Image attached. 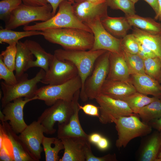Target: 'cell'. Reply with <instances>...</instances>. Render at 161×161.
<instances>
[{
    "label": "cell",
    "instance_id": "7a4b0ae2",
    "mask_svg": "<svg viewBox=\"0 0 161 161\" xmlns=\"http://www.w3.org/2000/svg\"><path fill=\"white\" fill-rule=\"evenodd\" d=\"M73 3L65 0L61 2L58 6L57 13L48 20L35 23L31 25L24 26V31L37 30L62 28H73L83 30L91 32L89 28L81 21L76 15Z\"/></svg>",
    "mask_w": 161,
    "mask_h": 161
},
{
    "label": "cell",
    "instance_id": "7402d4cb",
    "mask_svg": "<svg viewBox=\"0 0 161 161\" xmlns=\"http://www.w3.org/2000/svg\"><path fill=\"white\" fill-rule=\"evenodd\" d=\"M16 48L15 71L18 80L28 69L29 64L33 60V55L24 42L19 41L16 44Z\"/></svg>",
    "mask_w": 161,
    "mask_h": 161
},
{
    "label": "cell",
    "instance_id": "f907efd6",
    "mask_svg": "<svg viewBox=\"0 0 161 161\" xmlns=\"http://www.w3.org/2000/svg\"><path fill=\"white\" fill-rule=\"evenodd\" d=\"M93 3L101 4L106 2V0H84Z\"/></svg>",
    "mask_w": 161,
    "mask_h": 161
},
{
    "label": "cell",
    "instance_id": "8992f818",
    "mask_svg": "<svg viewBox=\"0 0 161 161\" xmlns=\"http://www.w3.org/2000/svg\"><path fill=\"white\" fill-rule=\"evenodd\" d=\"M49 4L42 6H32L22 3L12 12L5 22V28L13 30L35 21H46L53 16Z\"/></svg>",
    "mask_w": 161,
    "mask_h": 161
},
{
    "label": "cell",
    "instance_id": "11a10c76",
    "mask_svg": "<svg viewBox=\"0 0 161 161\" xmlns=\"http://www.w3.org/2000/svg\"><path fill=\"white\" fill-rule=\"evenodd\" d=\"M134 4L136 3L139 0H131Z\"/></svg>",
    "mask_w": 161,
    "mask_h": 161
},
{
    "label": "cell",
    "instance_id": "7c38bea8",
    "mask_svg": "<svg viewBox=\"0 0 161 161\" xmlns=\"http://www.w3.org/2000/svg\"><path fill=\"white\" fill-rule=\"evenodd\" d=\"M78 75L77 68L73 63L60 60L54 55L49 69L41 82L49 85H59L66 83Z\"/></svg>",
    "mask_w": 161,
    "mask_h": 161
},
{
    "label": "cell",
    "instance_id": "6da1fadb",
    "mask_svg": "<svg viewBox=\"0 0 161 161\" xmlns=\"http://www.w3.org/2000/svg\"><path fill=\"white\" fill-rule=\"evenodd\" d=\"M41 31V35L47 41L59 45L65 49L90 50L94 42L93 33L83 30L62 28L49 29Z\"/></svg>",
    "mask_w": 161,
    "mask_h": 161
},
{
    "label": "cell",
    "instance_id": "74e56055",
    "mask_svg": "<svg viewBox=\"0 0 161 161\" xmlns=\"http://www.w3.org/2000/svg\"><path fill=\"white\" fill-rule=\"evenodd\" d=\"M121 48L132 54H138L139 50L138 39L132 34L126 35L121 40Z\"/></svg>",
    "mask_w": 161,
    "mask_h": 161
},
{
    "label": "cell",
    "instance_id": "4dcf8cb0",
    "mask_svg": "<svg viewBox=\"0 0 161 161\" xmlns=\"http://www.w3.org/2000/svg\"><path fill=\"white\" fill-rule=\"evenodd\" d=\"M138 114L144 123L161 117V101L159 98L142 108Z\"/></svg>",
    "mask_w": 161,
    "mask_h": 161
},
{
    "label": "cell",
    "instance_id": "ee69618b",
    "mask_svg": "<svg viewBox=\"0 0 161 161\" xmlns=\"http://www.w3.org/2000/svg\"><path fill=\"white\" fill-rule=\"evenodd\" d=\"M65 0L71 2L73 4L75 3L73 0H46L48 3L52 7V14L53 16L55 14L57 9L60 4Z\"/></svg>",
    "mask_w": 161,
    "mask_h": 161
},
{
    "label": "cell",
    "instance_id": "681fc988",
    "mask_svg": "<svg viewBox=\"0 0 161 161\" xmlns=\"http://www.w3.org/2000/svg\"><path fill=\"white\" fill-rule=\"evenodd\" d=\"M159 134L160 141V149L156 161H161V131H160Z\"/></svg>",
    "mask_w": 161,
    "mask_h": 161
},
{
    "label": "cell",
    "instance_id": "f6af8a7d",
    "mask_svg": "<svg viewBox=\"0 0 161 161\" xmlns=\"http://www.w3.org/2000/svg\"><path fill=\"white\" fill-rule=\"evenodd\" d=\"M152 7L156 14V17L158 18L160 12V6L158 0H144Z\"/></svg>",
    "mask_w": 161,
    "mask_h": 161
},
{
    "label": "cell",
    "instance_id": "b9f144b4",
    "mask_svg": "<svg viewBox=\"0 0 161 161\" xmlns=\"http://www.w3.org/2000/svg\"><path fill=\"white\" fill-rule=\"evenodd\" d=\"M139 50L138 54L143 59L157 57L150 49L141 43L139 40Z\"/></svg>",
    "mask_w": 161,
    "mask_h": 161
},
{
    "label": "cell",
    "instance_id": "1f68e13d",
    "mask_svg": "<svg viewBox=\"0 0 161 161\" xmlns=\"http://www.w3.org/2000/svg\"><path fill=\"white\" fill-rule=\"evenodd\" d=\"M0 161H14L12 143L1 124H0Z\"/></svg>",
    "mask_w": 161,
    "mask_h": 161
},
{
    "label": "cell",
    "instance_id": "d590c367",
    "mask_svg": "<svg viewBox=\"0 0 161 161\" xmlns=\"http://www.w3.org/2000/svg\"><path fill=\"white\" fill-rule=\"evenodd\" d=\"M16 44L14 43L9 45L5 50L1 52L0 55L4 64L13 72L15 70Z\"/></svg>",
    "mask_w": 161,
    "mask_h": 161
},
{
    "label": "cell",
    "instance_id": "d4e9b609",
    "mask_svg": "<svg viewBox=\"0 0 161 161\" xmlns=\"http://www.w3.org/2000/svg\"><path fill=\"white\" fill-rule=\"evenodd\" d=\"M12 144L14 161H34L27 152L18 136L12 130L7 121L1 124Z\"/></svg>",
    "mask_w": 161,
    "mask_h": 161
},
{
    "label": "cell",
    "instance_id": "30bf717a",
    "mask_svg": "<svg viewBox=\"0 0 161 161\" xmlns=\"http://www.w3.org/2000/svg\"><path fill=\"white\" fill-rule=\"evenodd\" d=\"M99 105L100 122L103 124L114 123L119 118L134 114L124 101L100 94L95 99Z\"/></svg>",
    "mask_w": 161,
    "mask_h": 161
},
{
    "label": "cell",
    "instance_id": "83f0119b",
    "mask_svg": "<svg viewBox=\"0 0 161 161\" xmlns=\"http://www.w3.org/2000/svg\"><path fill=\"white\" fill-rule=\"evenodd\" d=\"M158 98L155 97H150L137 92L119 100L126 102L134 114H138L142 108Z\"/></svg>",
    "mask_w": 161,
    "mask_h": 161
},
{
    "label": "cell",
    "instance_id": "6f0895ef",
    "mask_svg": "<svg viewBox=\"0 0 161 161\" xmlns=\"http://www.w3.org/2000/svg\"><path fill=\"white\" fill-rule=\"evenodd\" d=\"M159 99H160V101H161V96H160L159 98Z\"/></svg>",
    "mask_w": 161,
    "mask_h": 161
},
{
    "label": "cell",
    "instance_id": "9f6ffc18",
    "mask_svg": "<svg viewBox=\"0 0 161 161\" xmlns=\"http://www.w3.org/2000/svg\"><path fill=\"white\" fill-rule=\"evenodd\" d=\"M159 17H160V18H161V11L160 12V15H159Z\"/></svg>",
    "mask_w": 161,
    "mask_h": 161
},
{
    "label": "cell",
    "instance_id": "ab89813d",
    "mask_svg": "<svg viewBox=\"0 0 161 161\" xmlns=\"http://www.w3.org/2000/svg\"><path fill=\"white\" fill-rule=\"evenodd\" d=\"M116 157L115 154H108L101 157L95 156L92 153L91 146L88 147L86 154V161H116Z\"/></svg>",
    "mask_w": 161,
    "mask_h": 161
},
{
    "label": "cell",
    "instance_id": "db71d44e",
    "mask_svg": "<svg viewBox=\"0 0 161 161\" xmlns=\"http://www.w3.org/2000/svg\"><path fill=\"white\" fill-rule=\"evenodd\" d=\"M75 3H79L83 1L84 0H73Z\"/></svg>",
    "mask_w": 161,
    "mask_h": 161
},
{
    "label": "cell",
    "instance_id": "ac0fdd59",
    "mask_svg": "<svg viewBox=\"0 0 161 161\" xmlns=\"http://www.w3.org/2000/svg\"><path fill=\"white\" fill-rule=\"evenodd\" d=\"M131 80L137 92L158 98L161 96V84L145 73L131 75Z\"/></svg>",
    "mask_w": 161,
    "mask_h": 161
},
{
    "label": "cell",
    "instance_id": "3957f363",
    "mask_svg": "<svg viewBox=\"0 0 161 161\" xmlns=\"http://www.w3.org/2000/svg\"><path fill=\"white\" fill-rule=\"evenodd\" d=\"M106 51L103 50L87 51L59 49L54 51V55L60 60L72 62L76 67L82 84L80 96L83 93L85 82L92 73L96 61Z\"/></svg>",
    "mask_w": 161,
    "mask_h": 161
},
{
    "label": "cell",
    "instance_id": "d6a6232c",
    "mask_svg": "<svg viewBox=\"0 0 161 161\" xmlns=\"http://www.w3.org/2000/svg\"><path fill=\"white\" fill-rule=\"evenodd\" d=\"M130 73L131 75L145 73L144 59L138 54H132L121 49Z\"/></svg>",
    "mask_w": 161,
    "mask_h": 161
},
{
    "label": "cell",
    "instance_id": "9c48e42d",
    "mask_svg": "<svg viewBox=\"0 0 161 161\" xmlns=\"http://www.w3.org/2000/svg\"><path fill=\"white\" fill-rule=\"evenodd\" d=\"M46 109L38 117L37 121L43 127L44 133L47 134H54V128L56 122L58 124L67 123L74 110L73 101L58 100Z\"/></svg>",
    "mask_w": 161,
    "mask_h": 161
},
{
    "label": "cell",
    "instance_id": "4316f807",
    "mask_svg": "<svg viewBox=\"0 0 161 161\" xmlns=\"http://www.w3.org/2000/svg\"><path fill=\"white\" fill-rule=\"evenodd\" d=\"M130 25L143 31L152 33L161 32V24L150 18L143 17L134 14L126 16Z\"/></svg>",
    "mask_w": 161,
    "mask_h": 161
},
{
    "label": "cell",
    "instance_id": "8fae6325",
    "mask_svg": "<svg viewBox=\"0 0 161 161\" xmlns=\"http://www.w3.org/2000/svg\"><path fill=\"white\" fill-rule=\"evenodd\" d=\"M44 130L37 121L27 125L18 136L25 150L34 161H39L43 150L41 147Z\"/></svg>",
    "mask_w": 161,
    "mask_h": 161
},
{
    "label": "cell",
    "instance_id": "ffe728a7",
    "mask_svg": "<svg viewBox=\"0 0 161 161\" xmlns=\"http://www.w3.org/2000/svg\"><path fill=\"white\" fill-rule=\"evenodd\" d=\"M136 92L131 82L106 79L102 87L101 94L120 99Z\"/></svg>",
    "mask_w": 161,
    "mask_h": 161
},
{
    "label": "cell",
    "instance_id": "4fadbf2b",
    "mask_svg": "<svg viewBox=\"0 0 161 161\" xmlns=\"http://www.w3.org/2000/svg\"><path fill=\"white\" fill-rule=\"evenodd\" d=\"M91 30L94 37L91 51L103 50L111 52H121V40L114 37L103 27L100 19L85 24Z\"/></svg>",
    "mask_w": 161,
    "mask_h": 161
},
{
    "label": "cell",
    "instance_id": "e575fe53",
    "mask_svg": "<svg viewBox=\"0 0 161 161\" xmlns=\"http://www.w3.org/2000/svg\"><path fill=\"white\" fill-rule=\"evenodd\" d=\"M106 3L112 9L122 10L126 16L135 14L134 4L131 0H106Z\"/></svg>",
    "mask_w": 161,
    "mask_h": 161
},
{
    "label": "cell",
    "instance_id": "bcb514c9",
    "mask_svg": "<svg viewBox=\"0 0 161 161\" xmlns=\"http://www.w3.org/2000/svg\"><path fill=\"white\" fill-rule=\"evenodd\" d=\"M96 145L99 149L102 151L105 150L108 148L109 143L107 139L102 136Z\"/></svg>",
    "mask_w": 161,
    "mask_h": 161
},
{
    "label": "cell",
    "instance_id": "2e32d148",
    "mask_svg": "<svg viewBox=\"0 0 161 161\" xmlns=\"http://www.w3.org/2000/svg\"><path fill=\"white\" fill-rule=\"evenodd\" d=\"M75 13L82 22L87 24L98 19L101 20L108 16L106 2L97 4L86 0L73 4Z\"/></svg>",
    "mask_w": 161,
    "mask_h": 161
},
{
    "label": "cell",
    "instance_id": "816d5d0a",
    "mask_svg": "<svg viewBox=\"0 0 161 161\" xmlns=\"http://www.w3.org/2000/svg\"><path fill=\"white\" fill-rule=\"evenodd\" d=\"M158 81L161 84V70L160 72V74L158 79Z\"/></svg>",
    "mask_w": 161,
    "mask_h": 161
},
{
    "label": "cell",
    "instance_id": "52a82bcc",
    "mask_svg": "<svg viewBox=\"0 0 161 161\" xmlns=\"http://www.w3.org/2000/svg\"><path fill=\"white\" fill-rule=\"evenodd\" d=\"M110 53L106 51L96 61L92 73L85 82L83 93L80 96L82 101L95 99L101 94L109 72Z\"/></svg>",
    "mask_w": 161,
    "mask_h": 161
},
{
    "label": "cell",
    "instance_id": "c3c4849f",
    "mask_svg": "<svg viewBox=\"0 0 161 161\" xmlns=\"http://www.w3.org/2000/svg\"><path fill=\"white\" fill-rule=\"evenodd\" d=\"M150 125L152 127L157 130L161 131V117L150 122Z\"/></svg>",
    "mask_w": 161,
    "mask_h": 161
},
{
    "label": "cell",
    "instance_id": "7dc6e473",
    "mask_svg": "<svg viewBox=\"0 0 161 161\" xmlns=\"http://www.w3.org/2000/svg\"><path fill=\"white\" fill-rule=\"evenodd\" d=\"M102 136L100 134L94 133L89 135L88 140L90 143L96 145L101 139Z\"/></svg>",
    "mask_w": 161,
    "mask_h": 161
},
{
    "label": "cell",
    "instance_id": "8d00e7d4",
    "mask_svg": "<svg viewBox=\"0 0 161 161\" xmlns=\"http://www.w3.org/2000/svg\"><path fill=\"white\" fill-rule=\"evenodd\" d=\"M21 0H2L0 1V19L5 22L12 12L22 3Z\"/></svg>",
    "mask_w": 161,
    "mask_h": 161
},
{
    "label": "cell",
    "instance_id": "ba28073f",
    "mask_svg": "<svg viewBox=\"0 0 161 161\" xmlns=\"http://www.w3.org/2000/svg\"><path fill=\"white\" fill-rule=\"evenodd\" d=\"M114 123L117 132L115 145L118 148L125 147L133 139L145 136L152 131V127L141 121L133 114L121 117Z\"/></svg>",
    "mask_w": 161,
    "mask_h": 161
},
{
    "label": "cell",
    "instance_id": "60d3db41",
    "mask_svg": "<svg viewBox=\"0 0 161 161\" xmlns=\"http://www.w3.org/2000/svg\"><path fill=\"white\" fill-rule=\"evenodd\" d=\"M80 109L82 110L84 113L86 115L99 117V107L91 104H86L83 106L79 105Z\"/></svg>",
    "mask_w": 161,
    "mask_h": 161
},
{
    "label": "cell",
    "instance_id": "7bdbcfd3",
    "mask_svg": "<svg viewBox=\"0 0 161 161\" xmlns=\"http://www.w3.org/2000/svg\"><path fill=\"white\" fill-rule=\"evenodd\" d=\"M23 3L28 5L42 6L48 4L46 0H21Z\"/></svg>",
    "mask_w": 161,
    "mask_h": 161
},
{
    "label": "cell",
    "instance_id": "484cf974",
    "mask_svg": "<svg viewBox=\"0 0 161 161\" xmlns=\"http://www.w3.org/2000/svg\"><path fill=\"white\" fill-rule=\"evenodd\" d=\"M42 145L45 153L46 161H58L60 158L59 152L64 149L61 140L58 138L49 137L44 136Z\"/></svg>",
    "mask_w": 161,
    "mask_h": 161
},
{
    "label": "cell",
    "instance_id": "5bb4252c",
    "mask_svg": "<svg viewBox=\"0 0 161 161\" xmlns=\"http://www.w3.org/2000/svg\"><path fill=\"white\" fill-rule=\"evenodd\" d=\"M33 100L27 97H21L7 103L2 108L4 117L1 122L9 121L13 131L17 134H20L27 126L24 118V107L27 103Z\"/></svg>",
    "mask_w": 161,
    "mask_h": 161
},
{
    "label": "cell",
    "instance_id": "f5cc1de1",
    "mask_svg": "<svg viewBox=\"0 0 161 161\" xmlns=\"http://www.w3.org/2000/svg\"><path fill=\"white\" fill-rule=\"evenodd\" d=\"M158 1H159V6H160V12H159V17L161 11V0H158Z\"/></svg>",
    "mask_w": 161,
    "mask_h": 161
},
{
    "label": "cell",
    "instance_id": "603a6c76",
    "mask_svg": "<svg viewBox=\"0 0 161 161\" xmlns=\"http://www.w3.org/2000/svg\"><path fill=\"white\" fill-rule=\"evenodd\" d=\"M132 34L161 60V32L152 33L136 27Z\"/></svg>",
    "mask_w": 161,
    "mask_h": 161
},
{
    "label": "cell",
    "instance_id": "836d02e7",
    "mask_svg": "<svg viewBox=\"0 0 161 161\" xmlns=\"http://www.w3.org/2000/svg\"><path fill=\"white\" fill-rule=\"evenodd\" d=\"M145 73L158 80L161 70V60L157 57L144 59ZM158 81V80H157Z\"/></svg>",
    "mask_w": 161,
    "mask_h": 161
},
{
    "label": "cell",
    "instance_id": "d6986e66",
    "mask_svg": "<svg viewBox=\"0 0 161 161\" xmlns=\"http://www.w3.org/2000/svg\"><path fill=\"white\" fill-rule=\"evenodd\" d=\"M109 59V70L106 79L131 82V75L122 53L110 52Z\"/></svg>",
    "mask_w": 161,
    "mask_h": 161
},
{
    "label": "cell",
    "instance_id": "f35d334b",
    "mask_svg": "<svg viewBox=\"0 0 161 161\" xmlns=\"http://www.w3.org/2000/svg\"><path fill=\"white\" fill-rule=\"evenodd\" d=\"M13 72L5 65L0 56V79L3 80L8 85L15 84L17 83L18 80Z\"/></svg>",
    "mask_w": 161,
    "mask_h": 161
},
{
    "label": "cell",
    "instance_id": "44dd1931",
    "mask_svg": "<svg viewBox=\"0 0 161 161\" xmlns=\"http://www.w3.org/2000/svg\"><path fill=\"white\" fill-rule=\"evenodd\" d=\"M32 54L36 59L29 63L28 69L33 67H39L46 72L48 70L50 64L54 55L46 52L41 45L37 42L31 40H27L24 42Z\"/></svg>",
    "mask_w": 161,
    "mask_h": 161
},
{
    "label": "cell",
    "instance_id": "cb8c5ba5",
    "mask_svg": "<svg viewBox=\"0 0 161 161\" xmlns=\"http://www.w3.org/2000/svg\"><path fill=\"white\" fill-rule=\"evenodd\" d=\"M104 28L110 33L116 36L124 37L131 26L126 17H113L108 16L100 20Z\"/></svg>",
    "mask_w": 161,
    "mask_h": 161
},
{
    "label": "cell",
    "instance_id": "e0dca14e",
    "mask_svg": "<svg viewBox=\"0 0 161 161\" xmlns=\"http://www.w3.org/2000/svg\"><path fill=\"white\" fill-rule=\"evenodd\" d=\"M64 146L63 156L59 161H86V154L91 143L84 138L67 137L61 139Z\"/></svg>",
    "mask_w": 161,
    "mask_h": 161
},
{
    "label": "cell",
    "instance_id": "9a60e30c",
    "mask_svg": "<svg viewBox=\"0 0 161 161\" xmlns=\"http://www.w3.org/2000/svg\"><path fill=\"white\" fill-rule=\"evenodd\" d=\"M80 92V90L78 91L74 95L72 99L74 110L68 122L58 125L57 137L59 139L67 137H76L88 140L89 135L83 130L79 118V112L80 110L78 102Z\"/></svg>",
    "mask_w": 161,
    "mask_h": 161
},
{
    "label": "cell",
    "instance_id": "f1b7e54d",
    "mask_svg": "<svg viewBox=\"0 0 161 161\" xmlns=\"http://www.w3.org/2000/svg\"><path fill=\"white\" fill-rule=\"evenodd\" d=\"M42 35V31L37 30L16 31L6 28L0 30V43L9 45L17 43L20 39L26 37Z\"/></svg>",
    "mask_w": 161,
    "mask_h": 161
},
{
    "label": "cell",
    "instance_id": "277c9868",
    "mask_svg": "<svg viewBox=\"0 0 161 161\" xmlns=\"http://www.w3.org/2000/svg\"><path fill=\"white\" fill-rule=\"evenodd\" d=\"M45 74V71L41 69L35 76L30 79L28 78L27 74H24L15 84L9 85L4 81L1 82V86L3 93L1 98V106L2 108L7 103L21 97L32 99L38 89L37 84L41 80Z\"/></svg>",
    "mask_w": 161,
    "mask_h": 161
},
{
    "label": "cell",
    "instance_id": "f546056e",
    "mask_svg": "<svg viewBox=\"0 0 161 161\" xmlns=\"http://www.w3.org/2000/svg\"><path fill=\"white\" fill-rule=\"evenodd\" d=\"M160 149L159 134L155 133L144 147L140 157L141 161H156Z\"/></svg>",
    "mask_w": 161,
    "mask_h": 161
},
{
    "label": "cell",
    "instance_id": "5b68a950",
    "mask_svg": "<svg viewBox=\"0 0 161 161\" xmlns=\"http://www.w3.org/2000/svg\"><path fill=\"white\" fill-rule=\"evenodd\" d=\"M82 84L78 75L63 84L42 86L36 90L34 97L35 100L43 101L47 106H50L58 100H72L75 93L80 90Z\"/></svg>",
    "mask_w": 161,
    "mask_h": 161
}]
</instances>
